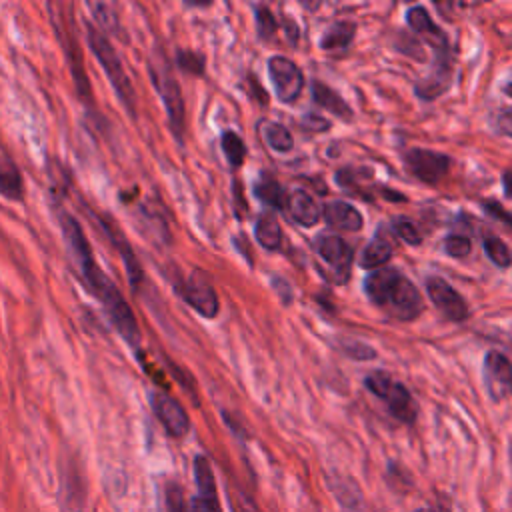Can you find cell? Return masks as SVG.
I'll return each instance as SVG.
<instances>
[{"label": "cell", "mask_w": 512, "mask_h": 512, "mask_svg": "<svg viewBox=\"0 0 512 512\" xmlns=\"http://www.w3.org/2000/svg\"><path fill=\"white\" fill-rule=\"evenodd\" d=\"M58 222L64 234V240L68 242L78 268H80V276L84 278L86 286L90 288V292L102 302L112 326L118 330V334L136 350L140 348V326L136 322V314L130 308L128 300L124 298V294L120 292V288L106 276V272L100 268V264L96 262L90 242L84 234V228L80 226V222L66 210L58 212Z\"/></svg>", "instance_id": "cell-1"}, {"label": "cell", "mask_w": 512, "mask_h": 512, "mask_svg": "<svg viewBox=\"0 0 512 512\" xmlns=\"http://www.w3.org/2000/svg\"><path fill=\"white\" fill-rule=\"evenodd\" d=\"M366 296L388 316L408 322L420 316L424 304L418 288L396 268H376L364 280Z\"/></svg>", "instance_id": "cell-2"}, {"label": "cell", "mask_w": 512, "mask_h": 512, "mask_svg": "<svg viewBox=\"0 0 512 512\" xmlns=\"http://www.w3.org/2000/svg\"><path fill=\"white\" fill-rule=\"evenodd\" d=\"M86 36H88V44L94 52V56L98 58V62L102 64V70L106 72L118 100L124 104V108L136 116V92H134V86H132V80L128 76V72L124 70V64L120 60V56L116 54L112 42L108 40V36L94 28L92 24H86Z\"/></svg>", "instance_id": "cell-3"}, {"label": "cell", "mask_w": 512, "mask_h": 512, "mask_svg": "<svg viewBox=\"0 0 512 512\" xmlns=\"http://www.w3.org/2000/svg\"><path fill=\"white\" fill-rule=\"evenodd\" d=\"M366 388L382 398V402L386 404L388 412L404 422V424H412L416 420V414H418V406L412 398V394L408 392V388L396 380H392L386 372H372L366 376L364 380Z\"/></svg>", "instance_id": "cell-4"}, {"label": "cell", "mask_w": 512, "mask_h": 512, "mask_svg": "<svg viewBox=\"0 0 512 512\" xmlns=\"http://www.w3.org/2000/svg\"><path fill=\"white\" fill-rule=\"evenodd\" d=\"M54 26H56V36L62 44V52H64V58L68 62L70 74L74 78L78 98L84 104L92 106V102H94L92 100V86H90V80H88V74H86V68H84V56H82L78 38L74 34V24L70 22L68 16H54Z\"/></svg>", "instance_id": "cell-5"}, {"label": "cell", "mask_w": 512, "mask_h": 512, "mask_svg": "<svg viewBox=\"0 0 512 512\" xmlns=\"http://www.w3.org/2000/svg\"><path fill=\"white\" fill-rule=\"evenodd\" d=\"M150 74H152V82L164 102V108L168 112V122L172 126V132L182 138L184 132V100H182V92L180 86L176 82V78L172 76L170 68L164 64V60L152 62L150 64Z\"/></svg>", "instance_id": "cell-6"}, {"label": "cell", "mask_w": 512, "mask_h": 512, "mask_svg": "<svg viewBox=\"0 0 512 512\" xmlns=\"http://www.w3.org/2000/svg\"><path fill=\"white\" fill-rule=\"evenodd\" d=\"M178 294L182 296V300L194 308L200 316L204 318H216L218 310H220V304H218V294L216 290L212 288L210 280L202 274V272H194L190 274L188 278L180 280L176 284Z\"/></svg>", "instance_id": "cell-7"}, {"label": "cell", "mask_w": 512, "mask_h": 512, "mask_svg": "<svg viewBox=\"0 0 512 512\" xmlns=\"http://www.w3.org/2000/svg\"><path fill=\"white\" fill-rule=\"evenodd\" d=\"M268 74L280 102L290 104L300 96L304 88V74L290 58L272 56L268 60Z\"/></svg>", "instance_id": "cell-8"}, {"label": "cell", "mask_w": 512, "mask_h": 512, "mask_svg": "<svg viewBox=\"0 0 512 512\" xmlns=\"http://www.w3.org/2000/svg\"><path fill=\"white\" fill-rule=\"evenodd\" d=\"M150 406L154 416L158 418V422L164 426V430L174 436V438H182L188 434L190 430V418L184 410V406L174 400L170 394L166 392H152L150 394Z\"/></svg>", "instance_id": "cell-9"}, {"label": "cell", "mask_w": 512, "mask_h": 512, "mask_svg": "<svg viewBox=\"0 0 512 512\" xmlns=\"http://www.w3.org/2000/svg\"><path fill=\"white\" fill-rule=\"evenodd\" d=\"M194 480H196L198 494L190 500L188 512H222L212 466L208 458L202 454L194 458Z\"/></svg>", "instance_id": "cell-10"}, {"label": "cell", "mask_w": 512, "mask_h": 512, "mask_svg": "<svg viewBox=\"0 0 512 512\" xmlns=\"http://www.w3.org/2000/svg\"><path fill=\"white\" fill-rule=\"evenodd\" d=\"M404 162H406V170L426 184L438 182L450 170V158L446 154L424 150V148L408 150L404 156Z\"/></svg>", "instance_id": "cell-11"}, {"label": "cell", "mask_w": 512, "mask_h": 512, "mask_svg": "<svg viewBox=\"0 0 512 512\" xmlns=\"http://www.w3.org/2000/svg\"><path fill=\"white\" fill-rule=\"evenodd\" d=\"M484 382L494 402L512 396V362L502 352H488L484 356Z\"/></svg>", "instance_id": "cell-12"}, {"label": "cell", "mask_w": 512, "mask_h": 512, "mask_svg": "<svg viewBox=\"0 0 512 512\" xmlns=\"http://www.w3.org/2000/svg\"><path fill=\"white\" fill-rule=\"evenodd\" d=\"M426 292L430 300L436 304V308L452 322H462L468 318L470 310L464 302V298L444 280L438 276H432L426 280Z\"/></svg>", "instance_id": "cell-13"}, {"label": "cell", "mask_w": 512, "mask_h": 512, "mask_svg": "<svg viewBox=\"0 0 512 512\" xmlns=\"http://www.w3.org/2000/svg\"><path fill=\"white\" fill-rule=\"evenodd\" d=\"M98 220H100V226H102V230L106 232L110 244H112V246L116 248V252L120 254V258H122V262H124V266H126V272H128L130 286H132V290L136 292L138 286H140V282L144 280V272H142L140 260L136 258L134 248L130 246V242H128L126 236H124V232L120 230V226H118L112 218L98 216Z\"/></svg>", "instance_id": "cell-14"}, {"label": "cell", "mask_w": 512, "mask_h": 512, "mask_svg": "<svg viewBox=\"0 0 512 512\" xmlns=\"http://www.w3.org/2000/svg\"><path fill=\"white\" fill-rule=\"evenodd\" d=\"M406 22L412 26V30H416L420 36H424V40L434 46L438 60H448V40L444 36V32L434 24V20L430 18V14L422 8V6H412L406 12Z\"/></svg>", "instance_id": "cell-15"}, {"label": "cell", "mask_w": 512, "mask_h": 512, "mask_svg": "<svg viewBox=\"0 0 512 512\" xmlns=\"http://www.w3.org/2000/svg\"><path fill=\"white\" fill-rule=\"evenodd\" d=\"M316 252L328 266H332L336 272H342L346 278L350 260H352V250L340 236H334V234L318 236Z\"/></svg>", "instance_id": "cell-16"}, {"label": "cell", "mask_w": 512, "mask_h": 512, "mask_svg": "<svg viewBox=\"0 0 512 512\" xmlns=\"http://www.w3.org/2000/svg\"><path fill=\"white\" fill-rule=\"evenodd\" d=\"M324 218L326 222L344 232H356L362 228V214L348 202L342 200H332L324 206Z\"/></svg>", "instance_id": "cell-17"}, {"label": "cell", "mask_w": 512, "mask_h": 512, "mask_svg": "<svg viewBox=\"0 0 512 512\" xmlns=\"http://www.w3.org/2000/svg\"><path fill=\"white\" fill-rule=\"evenodd\" d=\"M286 208H288L290 216L302 226H314L322 214L316 200L304 190L290 192V196L286 198Z\"/></svg>", "instance_id": "cell-18"}, {"label": "cell", "mask_w": 512, "mask_h": 512, "mask_svg": "<svg viewBox=\"0 0 512 512\" xmlns=\"http://www.w3.org/2000/svg\"><path fill=\"white\" fill-rule=\"evenodd\" d=\"M312 98H314V102L318 106L326 108L328 112H332V114H336L340 118H346V120L352 118V108L332 88H328L326 84L314 82L312 84Z\"/></svg>", "instance_id": "cell-19"}, {"label": "cell", "mask_w": 512, "mask_h": 512, "mask_svg": "<svg viewBox=\"0 0 512 512\" xmlns=\"http://www.w3.org/2000/svg\"><path fill=\"white\" fill-rule=\"evenodd\" d=\"M0 194L8 200L24 198V180L18 166L10 160H0Z\"/></svg>", "instance_id": "cell-20"}, {"label": "cell", "mask_w": 512, "mask_h": 512, "mask_svg": "<svg viewBox=\"0 0 512 512\" xmlns=\"http://www.w3.org/2000/svg\"><path fill=\"white\" fill-rule=\"evenodd\" d=\"M436 64H438L436 72L416 84V94L424 100H432L440 96L450 84V64L448 62H436Z\"/></svg>", "instance_id": "cell-21"}, {"label": "cell", "mask_w": 512, "mask_h": 512, "mask_svg": "<svg viewBox=\"0 0 512 512\" xmlns=\"http://www.w3.org/2000/svg\"><path fill=\"white\" fill-rule=\"evenodd\" d=\"M356 32V26L352 22H336L332 24L320 38V48L334 52V50H344L352 42Z\"/></svg>", "instance_id": "cell-22"}, {"label": "cell", "mask_w": 512, "mask_h": 512, "mask_svg": "<svg viewBox=\"0 0 512 512\" xmlns=\"http://www.w3.org/2000/svg\"><path fill=\"white\" fill-rule=\"evenodd\" d=\"M254 234L260 246H264L266 250H278L282 246V228L272 214H264L258 218Z\"/></svg>", "instance_id": "cell-23"}, {"label": "cell", "mask_w": 512, "mask_h": 512, "mask_svg": "<svg viewBox=\"0 0 512 512\" xmlns=\"http://www.w3.org/2000/svg\"><path fill=\"white\" fill-rule=\"evenodd\" d=\"M392 256V246L382 240V238H374L372 242L366 244V248L360 254V266L366 270H376L382 264H386Z\"/></svg>", "instance_id": "cell-24"}, {"label": "cell", "mask_w": 512, "mask_h": 512, "mask_svg": "<svg viewBox=\"0 0 512 512\" xmlns=\"http://www.w3.org/2000/svg\"><path fill=\"white\" fill-rule=\"evenodd\" d=\"M262 136L268 142V146L276 152H288L294 146L292 134L288 132L286 126L278 122H264L262 124Z\"/></svg>", "instance_id": "cell-25"}, {"label": "cell", "mask_w": 512, "mask_h": 512, "mask_svg": "<svg viewBox=\"0 0 512 512\" xmlns=\"http://www.w3.org/2000/svg\"><path fill=\"white\" fill-rule=\"evenodd\" d=\"M92 8V14H94V20L98 24V30H106L110 34H116L120 30V22H118V16L114 12V8L106 2H96V4H90Z\"/></svg>", "instance_id": "cell-26"}, {"label": "cell", "mask_w": 512, "mask_h": 512, "mask_svg": "<svg viewBox=\"0 0 512 512\" xmlns=\"http://www.w3.org/2000/svg\"><path fill=\"white\" fill-rule=\"evenodd\" d=\"M254 196L264 202L266 206H272V208H282V202H284V196H282V188L278 182L274 180H260L256 186H254Z\"/></svg>", "instance_id": "cell-27"}, {"label": "cell", "mask_w": 512, "mask_h": 512, "mask_svg": "<svg viewBox=\"0 0 512 512\" xmlns=\"http://www.w3.org/2000/svg\"><path fill=\"white\" fill-rule=\"evenodd\" d=\"M222 152L226 154L230 166H240L246 156V146L236 132L228 130L222 134Z\"/></svg>", "instance_id": "cell-28"}, {"label": "cell", "mask_w": 512, "mask_h": 512, "mask_svg": "<svg viewBox=\"0 0 512 512\" xmlns=\"http://www.w3.org/2000/svg\"><path fill=\"white\" fill-rule=\"evenodd\" d=\"M484 252H486V256H488L496 266H500V268H506V266H510V262H512V256H510L508 246H506L500 238H496V236H486V238H484Z\"/></svg>", "instance_id": "cell-29"}, {"label": "cell", "mask_w": 512, "mask_h": 512, "mask_svg": "<svg viewBox=\"0 0 512 512\" xmlns=\"http://www.w3.org/2000/svg\"><path fill=\"white\" fill-rule=\"evenodd\" d=\"M176 64L180 70L188 74H202L204 72V56L192 50H178L176 52Z\"/></svg>", "instance_id": "cell-30"}, {"label": "cell", "mask_w": 512, "mask_h": 512, "mask_svg": "<svg viewBox=\"0 0 512 512\" xmlns=\"http://www.w3.org/2000/svg\"><path fill=\"white\" fill-rule=\"evenodd\" d=\"M392 228H394V232H396L406 244H410V246H418V244L422 242V236H420L418 228H416L408 218H402V216L394 218V220H392Z\"/></svg>", "instance_id": "cell-31"}, {"label": "cell", "mask_w": 512, "mask_h": 512, "mask_svg": "<svg viewBox=\"0 0 512 512\" xmlns=\"http://www.w3.org/2000/svg\"><path fill=\"white\" fill-rule=\"evenodd\" d=\"M470 248H472L470 240H468L466 236H462V234H450V236H446V240H444V250H446L450 256H454V258H464V256H468V254H470Z\"/></svg>", "instance_id": "cell-32"}, {"label": "cell", "mask_w": 512, "mask_h": 512, "mask_svg": "<svg viewBox=\"0 0 512 512\" xmlns=\"http://www.w3.org/2000/svg\"><path fill=\"white\" fill-rule=\"evenodd\" d=\"M166 508H168V512H188L184 492L178 484H168L166 486Z\"/></svg>", "instance_id": "cell-33"}, {"label": "cell", "mask_w": 512, "mask_h": 512, "mask_svg": "<svg viewBox=\"0 0 512 512\" xmlns=\"http://www.w3.org/2000/svg\"><path fill=\"white\" fill-rule=\"evenodd\" d=\"M256 24H258V32L262 38H270L274 34L276 22H274L270 8H266V6L256 8Z\"/></svg>", "instance_id": "cell-34"}, {"label": "cell", "mask_w": 512, "mask_h": 512, "mask_svg": "<svg viewBox=\"0 0 512 512\" xmlns=\"http://www.w3.org/2000/svg\"><path fill=\"white\" fill-rule=\"evenodd\" d=\"M484 210L486 214H490L492 218H496L498 222H502L504 226H508V230L512 232V214L508 210H504L498 202L490 200V202H484Z\"/></svg>", "instance_id": "cell-35"}, {"label": "cell", "mask_w": 512, "mask_h": 512, "mask_svg": "<svg viewBox=\"0 0 512 512\" xmlns=\"http://www.w3.org/2000/svg\"><path fill=\"white\" fill-rule=\"evenodd\" d=\"M342 348H344V352H346L348 356L360 358V360H370V358L376 356V352H374L370 346L362 344V342H354V344H348V342H346Z\"/></svg>", "instance_id": "cell-36"}, {"label": "cell", "mask_w": 512, "mask_h": 512, "mask_svg": "<svg viewBox=\"0 0 512 512\" xmlns=\"http://www.w3.org/2000/svg\"><path fill=\"white\" fill-rule=\"evenodd\" d=\"M302 126H304L306 130H318V132H322V130H328V128H330V122L324 120V118H320L318 114H306V116L302 118Z\"/></svg>", "instance_id": "cell-37"}, {"label": "cell", "mask_w": 512, "mask_h": 512, "mask_svg": "<svg viewBox=\"0 0 512 512\" xmlns=\"http://www.w3.org/2000/svg\"><path fill=\"white\" fill-rule=\"evenodd\" d=\"M496 126L502 134L510 136L512 138V110H502L496 118Z\"/></svg>", "instance_id": "cell-38"}, {"label": "cell", "mask_w": 512, "mask_h": 512, "mask_svg": "<svg viewBox=\"0 0 512 512\" xmlns=\"http://www.w3.org/2000/svg\"><path fill=\"white\" fill-rule=\"evenodd\" d=\"M502 184H504L506 194L512 198V170H508V172L502 174Z\"/></svg>", "instance_id": "cell-39"}, {"label": "cell", "mask_w": 512, "mask_h": 512, "mask_svg": "<svg viewBox=\"0 0 512 512\" xmlns=\"http://www.w3.org/2000/svg\"><path fill=\"white\" fill-rule=\"evenodd\" d=\"M238 510H240V512H260V510H258L250 500H246V498H240Z\"/></svg>", "instance_id": "cell-40"}, {"label": "cell", "mask_w": 512, "mask_h": 512, "mask_svg": "<svg viewBox=\"0 0 512 512\" xmlns=\"http://www.w3.org/2000/svg\"><path fill=\"white\" fill-rule=\"evenodd\" d=\"M504 92H506V94H508V96H512V82H510V84H506V86H504Z\"/></svg>", "instance_id": "cell-41"}, {"label": "cell", "mask_w": 512, "mask_h": 512, "mask_svg": "<svg viewBox=\"0 0 512 512\" xmlns=\"http://www.w3.org/2000/svg\"><path fill=\"white\" fill-rule=\"evenodd\" d=\"M416 512H434V510H428V508H420V510H416Z\"/></svg>", "instance_id": "cell-42"}]
</instances>
